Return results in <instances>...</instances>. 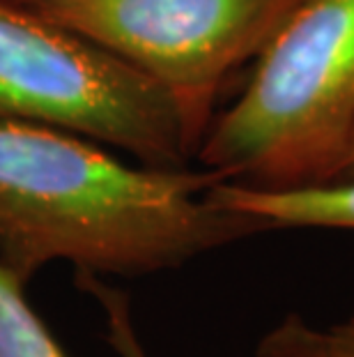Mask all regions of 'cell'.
<instances>
[{"label":"cell","mask_w":354,"mask_h":357,"mask_svg":"<svg viewBox=\"0 0 354 357\" xmlns=\"http://www.w3.org/2000/svg\"><path fill=\"white\" fill-rule=\"evenodd\" d=\"M189 166H129L63 129L0 120V261L24 284L49 263L147 277L267 233L207 196Z\"/></svg>","instance_id":"1"},{"label":"cell","mask_w":354,"mask_h":357,"mask_svg":"<svg viewBox=\"0 0 354 357\" xmlns=\"http://www.w3.org/2000/svg\"><path fill=\"white\" fill-rule=\"evenodd\" d=\"M352 129L354 0H292L195 157L237 185L318 187L338 178Z\"/></svg>","instance_id":"2"},{"label":"cell","mask_w":354,"mask_h":357,"mask_svg":"<svg viewBox=\"0 0 354 357\" xmlns=\"http://www.w3.org/2000/svg\"><path fill=\"white\" fill-rule=\"evenodd\" d=\"M0 120L118 146L159 169L193 157L159 83L17 0H0Z\"/></svg>","instance_id":"3"},{"label":"cell","mask_w":354,"mask_h":357,"mask_svg":"<svg viewBox=\"0 0 354 357\" xmlns=\"http://www.w3.org/2000/svg\"><path fill=\"white\" fill-rule=\"evenodd\" d=\"M292 0H28L40 14L136 67L170 95L195 157L221 90Z\"/></svg>","instance_id":"4"},{"label":"cell","mask_w":354,"mask_h":357,"mask_svg":"<svg viewBox=\"0 0 354 357\" xmlns=\"http://www.w3.org/2000/svg\"><path fill=\"white\" fill-rule=\"evenodd\" d=\"M207 196L225 210L260 222L267 231H354V180L299 189H258L218 180Z\"/></svg>","instance_id":"5"},{"label":"cell","mask_w":354,"mask_h":357,"mask_svg":"<svg viewBox=\"0 0 354 357\" xmlns=\"http://www.w3.org/2000/svg\"><path fill=\"white\" fill-rule=\"evenodd\" d=\"M24 286L0 261V357H70L28 305Z\"/></svg>","instance_id":"6"},{"label":"cell","mask_w":354,"mask_h":357,"mask_svg":"<svg viewBox=\"0 0 354 357\" xmlns=\"http://www.w3.org/2000/svg\"><path fill=\"white\" fill-rule=\"evenodd\" d=\"M253 357H336L325 328H315L297 311L285 314L255 344Z\"/></svg>","instance_id":"7"},{"label":"cell","mask_w":354,"mask_h":357,"mask_svg":"<svg viewBox=\"0 0 354 357\" xmlns=\"http://www.w3.org/2000/svg\"><path fill=\"white\" fill-rule=\"evenodd\" d=\"M77 277H79V286L83 291L92 293L99 300L104 314H106V339L113 351L120 357H147L136 330H134L127 295L122 291H118V288L106 286L99 277L92 275H77Z\"/></svg>","instance_id":"8"},{"label":"cell","mask_w":354,"mask_h":357,"mask_svg":"<svg viewBox=\"0 0 354 357\" xmlns=\"http://www.w3.org/2000/svg\"><path fill=\"white\" fill-rule=\"evenodd\" d=\"M325 334L336 357H354V309L341 321L325 328Z\"/></svg>","instance_id":"9"},{"label":"cell","mask_w":354,"mask_h":357,"mask_svg":"<svg viewBox=\"0 0 354 357\" xmlns=\"http://www.w3.org/2000/svg\"><path fill=\"white\" fill-rule=\"evenodd\" d=\"M348 180H354V129L350 136L348 153H345V159H343V166H341V171H338V178L334 182H348Z\"/></svg>","instance_id":"10"},{"label":"cell","mask_w":354,"mask_h":357,"mask_svg":"<svg viewBox=\"0 0 354 357\" xmlns=\"http://www.w3.org/2000/svg\"><path fill=\"white\" fill-rule=\"evenodd\" d=\"M17 3H28V0H17Z\"/></svg>","instance_id":"11"}]
</instances>
